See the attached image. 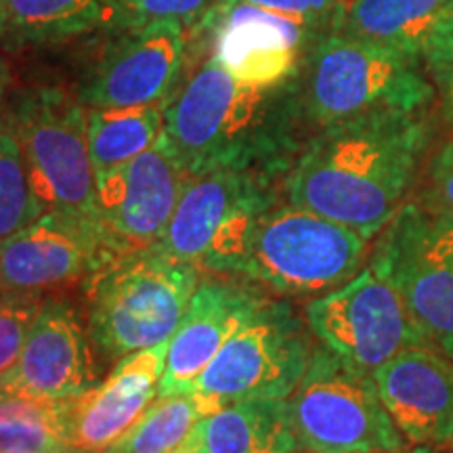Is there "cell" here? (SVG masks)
<instances>
[{
  "label": "cell",
  "mask_w": 453,
  "mask_h": 453,
  "mask_svg": "<svg viewBox=\"0 0 453 453\" xmlns=\"http://www.w3.org/2000/svg\"><path fill=\"white\" fill-rule=\"evenodd\" d=\"M428 143L422 111H373L330 124L288 170V203L373 240L405 203Z\"/></svg>",
  "instance_id": "6da1fadb"
},
{
  "label": "cell",
  "mask_w": 453,
  "mask_h": 453,
  "mask_svg": "<svg viewBox=\"0 0 453 453\" xmlns=\"http://www.w3.org/2000/svg\"><path fill=\"white\" fill-rule=\"evenodd\" d=\"M292 84L254 87L208 57L164 105V139L187 177L217 168L275 177L286 168L292 118L303 113Z\"/></svg>",
  "instance_id": "7a4b0ae2"
},
{
  "label": "cell",
  "mask_w": 453,
  "mask_h": 453,
  "mask_svg": "<svg viewBox=\"0 0 453 453\" xmlns=\"http://www.w3.org/2000/svg\"><path fill=\"white\" fill-rule=\"evenodd\" d=\"M367 242L336 220L269 196L220 225L197 269L235 277L273 296L315 298L364 269Z\"/></svg>",
  "instance_id": "3957f363"
},
{
  "label": "cell",
  "mask_w": 453,
  "mask_h": 453,
  "mask_svg": "<svg viewBox=\"0 0 453 453\" xmlns=\"http://www.w3.org/2000/svg\"><path fill=\"white\" fill-rule=\"evenodd\" d=\"M202 271L156 243L118 254L84 283L87 324L95 353L120 361L168 342L183 319Z\"/></svg>",
  "instance_id": "277c9868"
},
{
  "label": "cell",
  "mask_w": 453,
  "mask_h": 453,
  "mask_svg": "<svg viewBox=\"0 0 453 453\" xmlns=\"http://www.w3.org/2000/svg\"><path fill=\"white\" fill-rule=\"evenodd\" d=\"M298 90L304 118L319 128L373 111H422L437 97L422 61L382 44L327 32L309 49Z\"/></svg>",
  "instance_id": "5b68a950"
},
{
  "label": "cell",
  "mask_w": 453,
  "mask_h": 453,
  "mask_svg": "<svg viewBox=\"0 0 453 453\" xmlns=\"http://www.w3.org/2000/svg\"><path fill=\"white\" fill-rule=\"evenodd\" d=\"M300 451L403 453L407 439L382 403L373 373L317 344L303 380L288 396Z\"/></svg>",
  "instance_id": "8992f818"
},
{
  "label": "cell",
  "mask_w": 453,
  "mask_h": 453,
  "mask_svg": "<svg viewBox=\"0 0 453 453\" xmlns=\"http://www.w3.org/2000/svg\"><path fill=\"white\" fill-rule=\"evenodd\" d=\"M313 349L304 315L288 298L267 294L202 372L194 393L208 416L237 399H288Z\"/></svg>",
  "instance_id": "52a82bcc"
},
{
  "label": "cell",
  "mask_w": 453,
  "mask_h": 453,
  "mask_svg": "<svg viewBox=\"0 0 453 453\" xmlns=\"http://www.w3.org/2000/svg\"><path fill=\"white\" fill-rule=\"evenodd\" d=\"M378 235L370 265L393 283L424 342L453 359V217L410 202Z\"/></svg>",
  "instance_id": "ba28073f"
},
{
  "label": "cell",
  "mask_w": 453,
  "mask_h": 453,
  "mask_svg": "<svg viewBox=\"0 0 453 453\" xmlns=\"http://www.w3.org/2000/svg\"><path fill=\"white\" fill-rule=\"evenodd\" d=\"M38 206L97 219V174L88 154L87 105L57 87L26 90L7 113Z\"/></svg>",
  "instance_id": "9c48e42d"
},
{
  "label": "cell",
  "mask_w": 453,
  "mask_h": 453,
  "mask_svg": "<svg viewBox=\"0 0 453 453\" xmlns=\"http://www.w3.org/2000/svg\"><path fill=\"white\" fill-rule=\"evenodd\" d=\"M303 315L319 344L367 373L407 347L426 344L393 283L370 263L344 286L309 300Z\"/></svg>",
  "instance_id": "30bf717a"
},
{
  "label": "cell",
  "mask_w": 453,
  "mask_h": 453,
  "mask_svg": "<svg viewBox=\"0 0 453 453\" xmlns=\"http://www.w3.org/2000/svg\"><path fill=\"white\" fill-rule=\"evenodd\" d=\"M118 254L95 217L47 211L0 242V290L50 296L84 286Z\"/></svg>",
  "instance_id": "8fae6325"
},
{
  "label": "cell",
  "mask_w": 453,
  "mask_h": 453,
  "mask_svg": "<svg viewBox=\"0 0 453 453\" xmlns=\"http://www.w3.org/2000/svg\"><path fill=\"white\" fill-rule=\"evenodd\" d=\"M185 27L179 21L128 26L84 76L78 99L87 107L166 105L183 78Z\"/></svg>",
  "instance_id": "7c38bea8"
},
{
  "label": "cell",
  "mask_w": 453,
  "mask_h": 453,
  "mask_svg": "<svg viewBox=\"0 0 453 453\" xmlns=\"http://www.w3.org/2000/svg\"><path fill=\"white\" fill-rule=\"evenodd\" d=\"M87 313L61 294L44 296L19 359L0 376V393L64 401L99 382Z\"/></svg>",
  "instance_id": "4fadbf2b"
},
{
  "label": "cell",
  "mask_w": 453,
  "mask_h": 453,
  "mask_svg": "<svg viewBox=\"0 0 453 453\" xmlns=\"http://www.w3.org/2000/svg\"><path fill=\"white\" fill-rule=\"evenodd\" d=\"M187 183L164 134L150 150L97 177V220L122 254L160 240Z\"/></svg>",
  "instance_id": "5bb4252c"
},
{
  "label": "cell",
  "mask_w": 453,
  "mask_h": 453,
  "mask_svg": "<svg viewBox=\"0 0 453 453\" xmlns=\"http://www.w3.org/2000/svg\"><path fill=\"white\" fill-rule=\"evenodd\" d=\"M203 26L214 34V57L237 81L254 87L294 81L300 53L321 38L317 27L298 17L240 0H225Z\"/></svg>",
  "instance_id": "9a60e30c"
},
{
  "label": "cell",
  "mask_w": 453,
  "mask_h": 453,
  "mask_svg": "<svg viewBox=\"0 0 453 453\" xmlns=\"http://www.w3.org/2000/svg\"><path fill=\"white\" fill-rule=\"evenodd\" d=\"M269 292L235 277L208 273L168 340L157 396L194 393L197 378Z\"/></svg>",
  "instance_id": "2e32d148"
},
{
  "label": "cell",
  "mask_w": 453,
  "mask_h": 453,
  "mask_svg": "<svg viewBox=\"0 0 453 453\" xmlns=\"http://www.w3.org/2000/svg\"><path fill=\"white\" fill-rule=\"evenodd\" d=\"M168 342L122 357L110 376L61 401L72 449L104 453L141 420L157 399Z\"/></svg>",
  "instance_id": "e0dca14e"
},
{
  "label": "cell",
  "mask_w": 453,
  "mask_h": 453,
  "mask_svg": "<svg viewBox=\"0 0 453 453\" xmlns=\"http://www.w3.org/2000/svg\"><path fill=\"white\" fill-rule=\"evenodd\" d=\"M382 403L410 445H453V359L426 344L373 372Z\"/></svg>",
  "instance_id": "ac0fdd59"
},
{
  "label": "cell",
  "mask_w": 453,
  "mask_h": 453,
  "mask_svg": "<svg viewBox=\"0 0 453 453\" xmlns=\"http://www.w3.org/2000/svg\"><path fill=\"white\" fill-rule=\"evenodd\" d=\"M269 196H275L273 177L260 173L217 168L187 177L173 219L156 246L197 267L220 225L242 206Z\"/></svg>",
  "instance_id": "d6986e66"
},
{
  "label": "cell",
  "mask_w": 453,
  "mask_h": 453,
  "mask_svg": "<svg viewBox=\"0 0 453 453\" xmlns=\"http://www.w3.org/2000/svg\"><path fill=\"white\" fill-rule=\"evenodd\" d=\"M127 26L124 0H7L0 13V47L65 42Z\"/></svg>",
  "instance_id": "ffe728a7"
},
{
  "label": "cell",
  "mask_w": 453,
  "mask_h": 453,
  "mask_svg": "<svg viewBox=\"0 0 453 453\" xmlns=\"http://www.w3.org/2000/svg\"><path fill=\"white\" fill-rule=\"evenodd\" d=\"M449 13L447 0H344L332 32L422 61L430 36Z\"/></svg>",
  "instance_id": "44dd1931"
},
{
  "label": "cell",
  "mask_w": 453,
  "mask_h": 453,
  "mask_svg": "<svg viewBox=\"0 0 453 453\" xmlns=\"http://www.w3.org/2000/svg\"><path fill=\"white\" fill-rule=\"evenodd\" d=\"M206 453L300 451L288 399H237L196 426Z\"/></svg>",
  "instance_id": "7402d4cb"
},
{
  "label": "cell",
  "mask_w": 453,
  "mask_h": 453,
  "mask_svg": "<svg viewBox=\"0 0 453 453\" xmlns=\"http://www.w3.org/2000/svg\"><path fill=\"white\" fill-rule=\"evenodd\" d=\"M88 154L105 174L150 150L164 134V105L87 107Z\"/></svg>",
  "instance_id": "603a6c76"
},
{
  "label": "cell",
  "mask_w": 453,
  "mask_h": 453,
  "mask_svg": "<svg viewBox=\"0 0 453 453\" xmlns=\"http://www.w3.org/2000/svg\"><path fill=\"white\" fill-rule=\"evenodd\" d=\"M70 449L61 401L0 393V453Z\"/></svg>",
  "instance_id": "cb8c5ba5"
},
{
  "label": "cell",
  "mask_w": 453,
  "mask_h": 453,
  "mask_svg": "<svg viewBox=\"0 0 453 453\" xmlns=\"http://www.w3.org/2000/svg\"><path fill=\"white\" fill-rule=\"evenodd\" d=\"M206 416L196 393L157 396L141 420L104 453H168L185 443Z\"/></svg>",
  "instance_id": "d4e9b609"
},
{
  "label": "cell",
  "mask_w": 453,
  "mask_h": 453,
  "mask_svg": "<svg viewBox=\"0 0 453 453\" xmlns=\"http://www.w3.org/2000/svg\"><path fill=\"white\" fill-rule=\"evenodd\" d=\"M42 214L34 196L19 141L0 118V242Z\"/></svg>",
  "instance_id": "484cf974"
},
{
  "label": "cell",
  "mask_w": 453,
  "mask_h": 453,
  "mask_svg": "<svg viewBox=\"0 0 453 453\" xmlns=\"http://www.w3.org/2000/svg\"><path fill=\"white\" fill-rule=\"evenodd\" d=\"M44 296L0 290V376L19 359Z\"/></svg>",
  "instance_id": "4316f807"
},
{
  "label": "cell",
  "mask_w": 453,
  "mask_h": 453,
  "mask_svg": "<svg viewBox=\"0 0 453 453\" xmlns=\"http://www.w3.org/2000/svg\"><path fill=\"white\" fill-rule=\"evenodd\" d=\"M422 64L437 90L443 118L453 124V13L447 15L433 32Z\"/></svg>",
  "instance_id": "83f0119b"
},
{
  "label": "cell",
  "mask_w": 453,
  "mask_h": 453,
  "mask_svg": "<svg viewBox=\"0 0 453 453\" xmlns=\"http://www.w3.org/2000/svg\"><path fill=\"white\" fill-rule=\"evenodd\" d=\"M223 3L225 0H124L128 13V26H145L154 24V21H179L183 26H203L208 17Z\"/></svg>",
  "instance_id": "f1b7e54d"
},
{
  "label": "cell",
  "mask_w": 453,
  "mask_h": 453,
  "mask_svg": "<svg viewBox=\"0 0 453 453\" xmlns=\"http://www.w3.org/2000/svg\"><path fill=\"white\" fill-rule=\"evenodd\" d=\"M240 3L257 4V7L277 11V13L298 17L319 32H324L326 27H330L332 32L344 0H240Z\"/></svg>",
  "instance_id": "f546056e"
},
{
  "label": "cell",
  "mask_w": 453,
  "mask_h": 453,
  "mask_svg": "<svg viewBox=\"0 0 453 453\" xmlns=\"http://www.w3.org/2000/svg\"><path fill=\"white\" fill-rule=\"evenodd\" d=\"M426 206L453 217V141L441 145L428 164Z\"/></svg>",
  "instance_id": "4dcf8cb0"
},
{
  "label": "cell",
  "mask_w": 453,
  "mask_h": 453,
  "mask_svg": "<svg viewBox=\"0 0 453 453\" xmlns=\"http://www.w3.org/2000/svg\"><path fill=\"white\" fill-rule=\"evenodd\" d=\"M168 453H206V449H203L202 443H200V437H197V430H194V433L187 437L185 443H180L177 449L168 451Z\"/></svg>",
  "instance_id": "1f68e13d"
},
{
  "label": "cell",
  "mask_w": 453,
  "mask_h": 453,
  "mask_svg": "<svg viewBox=\"0 0 453 453\" xmlns=\"http://www.w3.org/2000/svg\"><path fill=\"white\" fill-rule=\"evenodd\" d=\"M9 81H11V67L7 64V59L0 55V107H3V99H4V93H7V88H9Z\"/></svg>",
  "instance_id": "d6a6232c"
},
{
  "label": "cell",
  "mask_w": 453,
  "mask_h": 453,
  "mask_svg": "<svg viewBox=\"0 0 453 453\" xmlns=\"http://www.w3.org/2000/svg\"><path fill=\"white\" fill-rule=\"evenodd\" d=\"M403 453H449L447 447H433V445H411Z\"/></svg>",
  "instance_id": "836d02e7"
},
{
  "label": "cell",
  "mask_w": 453,
  "mask_h": 453,
  "mask_svg": "<svg viewBox=\"0 0 453 453\" xmlns=\"http://www.w3.org/2000/svg\"><path fill=\"white\" fill-rule=\"evenodd\" d=\"M38 453H88V451H81V449H59V451H38Z\"/></svg>",
  "instance_id": "e575fe53"
},
{
  "label": "cell",
  "mask_w": 453,
  "mask_h": 453,
  "mask_svg": "<svg viewBox=\"0 0 453 453\" xmlns=\"http://www.w3.org/2000/svg\"><path fill=\"white\" fill-rule=\"evenodd\" d=\"M4 3H7V0H0V13H3V7H4Z\"/></svg>",
  "instance_id": "d590c367"
},
{
  "label": "cell",
  "mask_w": 453,
  "mask_h": 453,
  "mask_svg": "<svg viewBox=\"0 0 453 453\" xmlns=\"http://www.w3.org/2000/svg\"><path fill=\"white\" fill-rule=\"evenodd\" d=\"M447 4H449V11L453 13V0H447Z\"/></svg>",
  "instance_id": "8d00e7d4"
},
{
  "label": "cell",
  "mask_w": 453,
  "mask_h": 453,
  "mask_svg": "<svg viewBox=\"0 0 453 453\" xmlns=\"http://www.w3.org/2000/svg\"><path fill=\"white\" fill-rule=\"evenodd\" d=\"M296 453H307V451H296Z\"/></svg>",
  "instance_id": "74e56055"
}]
</instances>
